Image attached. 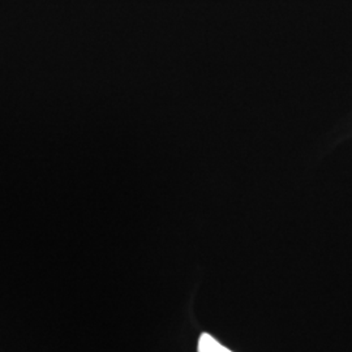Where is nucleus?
<instances>
[{
    "label": "nucleus",
    "instance_id": "obj_1",
    "mask_svg": "<svg viewBox=\"0 0 352 352\" xmlns=\"http://www.w3.org/2000/svg\"><path fill=\"white\" fill-rule=\"evenodd\" d=\"M199 352H232L228 350L225 346H222L217 340H214L210 334L204 333L200 340H199V347H197Z\"/></svg>",
    "mask_w": 352,
    "mask_h": 352
}]
</instances>
